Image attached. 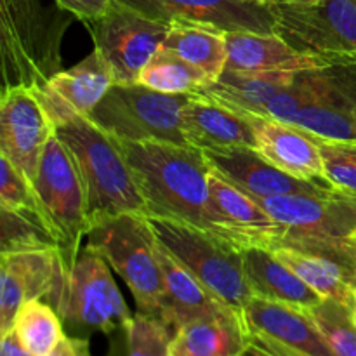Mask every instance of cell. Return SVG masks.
<instances>
[{"label": "cell", "mask_w": 356, "mask_h": 356, "mask_svg": "<svg viewBox=\"0 0 356 356\" xmlns=\"http://www.w3.org/2000/svg\"><path fill=\"white\" fill-rule=\"evenodd\" d=\"M273 3H302L309 2V0H271Z\"/></svg>", "instance_id": "40"}, {"label": "cell", "mask_w": 356, "mask_h": 356, "mask_svg": "<svg viewBox=\"0 0 356 356\" xmlns=\"http://www.w3.org/2000/svg\"><path fill=\"white\" fill-rule=\"evenodd\" d=\"M325 179L337 193L356 198V143L316 138Z\"/></svg>", "instance_id": "34"}, {"label": "cell", "mask_w": 356, "mask_h": 356, "mask_svg": "<svg viewBox=\"0 0 356 356\" xmlns=\"http://www.w3.org/2000/svg\"><path fill=\"white\" fill-rule=\"evenodd\" d=\"M127 356H172L176 332L163 320L139 312L125 325Z\"/></svg>", "instance_id": "33"}, {"label": "cell", "mask_w": 356, "mask_h": 356, "mask_svg": "<svg viewBox=\"0 0 356 356\" xmlns=\"http://www.w3.org/2000/svg\"><path fill=\"white\" fill-rule=\"evenodd\" d=\"M298 72H233L225 70L216 82L198 94H207L243 113L263 117L271 97L292 86Z\"/></svg>", "instance_id": "24"}, {"label": "cell", "mask_w": 356, "mask_h": 356, "mask_svg": "<svg viewBox=\"0 0 356 356\" xmlns=\"http://www.w3.org/2000/svg\"><path fill=\"white\" fill-rule=\"evenodd\" d=\"M94 49L101 52L117 76V83H134L149 59L162 49L169 24L149 19L113 0L97 19L86 23Z\"/></svg>", "instance_id": "10"}, {"label": "cell", "mask_w": 356, "mask_h": 356, "mask_svg": "<svg viewBox=\"0 0 356 356\" xmlns=\"http://www.w3.org/2000/svg\"><path fill=\"white\" fill-rule=\"evenodd\" d=\"M73 17L56 0H0L2 89L42 86L61 72V44Z\"/></svg>", "instance_id": "3"}, {"label": "cell", "mask_w": 356, "mask_h": 356, "mask_svg": "<svg viewBox=\"0 0 356 356\" xmlns=\"http://www.w3.org/2000/svg\"><path fill=\"white\" fill-rule=\"evenodd\" d=\"M299 79L312 104L356 115V54L329 56L318 68L301 70Z\"/></svg>", "instance_id": "27"}, {"label": "cell", "mask_w": 356, "mask_h": 356, "mask_svg": "<svg viewBox=\"0 0 356 356\" xmlns=\"http://www.w3.org/2000/svg\"><path fill=\"white\" fill-rule=\"evenodd\" d=\"M353 320L356 323V294H355V305H353Z\"/></svg>", "instance_id": "42"}, {"label": "cell", "mask_w": 356, "mask_h": 356, "mask_svg": "<svg viewBox=\"0 0 356 356\" xmlns=\"http://www.w3.org/2000/svg\"><path fill=\"white\" fill-rule=\"evenodd\" d=\"M228 61L233 72H301L318 68L325 58L302 54L277 33L229 31L226 33Z\"/></svg>", "instance_id": "22"}, {"label": "cell", "mask_w": 356, "mask_h": 356, "mask_svg": "<svg viewBox=\"0 0 356 356\" xmlns=\"http://www.w3.org/2000/svg\"><path fill=\"white\" fill-rule=\"evenodd\" d=\"M212 170L254 198L280 195H329L334 188L325 183L299 179L268 162L254 148L204 152Z\"/></svg>", "instance_id": "18"}, {"label": "cell", "mask_w": 356, "mask_h": 356, "mask_svg": "<svg viewBox=\"0 0 356 356\" xmlns=\"http://www.w3.org/2000/svg\"><path fill=\"white\" fill-rule=\"evenodd\" d=\"M309 315L336 356H356L353 308L336 299H322V302L309 309Z\"/></svg>", "instance_id": "32"}, {"label": "cell", "mask_w": 356, "mask_h": 356, "mask_svg": "<svg viewBox=\"0 0 356 356\" xmlns=\"http://www.w3.org/2000/svg\"><path fill=\"white\" fill-rule=\"evenodd\" d=\"M256 200L287 235L353 238L356 233V198L337 191L329 195H280Z\"/></svg>", "instance_id": "14"}, {"label": "cell", "mask_w": 356, "mask_h": 356, "mask_svg": "<svg viewBox=\"0 0 356 356\" xmlns=\"http://www.w3.org/2000/svg\"><path fill=\"white\" fill-rule=\"evenodd\" d=\"M47 356H92V353L86 337L65 336Z\"/></svg>", "instance_id": "37"}, {"label": "cell", "mask_w": 356, "mask_h": 356, "mask_svg": "<svg viewBox=\"0 0 356 356\" xmlns=\"http://www.w3.org/2000/svg\"><path fill=\"white\" fill-rule=\"evenodd\" d=\"M0 356H33L23 343L19 341L17 334L14 330L3 334L2 336V346H0Z\"/></svg>", "instance_id": "38"}, {"label": "cell", "mask_w": 356, "mask_h": 356, "mask_svg": "<svg viewBox=\"0 0 356 356\" xmlns=\"http://www.w3.org/2000/svg\"><path fill=\"white\" fill-rule=\"evenodd\" d=\"M162 245L218 299L243 315L252 291L243 270L242 250L228 240L190 222L148 216Z\"/></svg>", "instance_id": "5"}, {"label": "cell", "mask_w": 356, "mask_h": 356, "mask_svg": "<svg viewBox=\"0 0 356 356\" xmlns=\"http://www.w3.org/2000/svg\"><path fill=\"white\" fill-rule=\"evenodd\" d=\"M87 245L120 275L139 312L162 318L165 289L148 216L127 212L99 221L87 233Z\"/></svg>", "instance_id": "6"}, {"label": "cell", "mask_w": 356, "mask_h": 356, "mask_svg": "<svg viewBox=\"0 0 356 356\" xmlns=\"http://www.w3.org/2000/svg\"><path fill=\"white\" fill-rule=\"evenodd\" d=\"M353 236H355V240H356V233H355V235H353Z\"/></svg>", "instance_id": "43"}, {"label": "cell", "mask_w": 356, "mask_h": 356, "mask_svg": "<svg viewBox=\"0 0 356 356\" xmlns=\"http://www.w3.org/2000/svg\"><path fill=\"white\" fill-rule=\"evenodd\" d=\"M181 125L188 143L202 152L256 149V129L250 115L207 94H195L188 101L181 111Z\"/></svg>", "instance_id": "19"}, {"label": "cell", "mask_w": 356, "mask_h": 356, "mask_svg": "<svg viewBox=\"0 0 356 356\" xmlns=\"http://www.w3.org/2000/svg\"><path fill=\"white\" fill-rule=\"evenodd\" d=\"M45 302L56 309L63 325L82 337L124 330L134 316L115 284L111 266L87 243L72 263H65L61 278Z\"/></svg>", "instance_id": "4"}, {"label": "cell", "mask_w": 356, "mask_h": 356, "mask_svg": "<svg viewBox=\"0 0 356 356\" xmlns=\"http://www.w3.org/2000/svg\"><path fill=\"white\" fill-rule=\"evenodd\" d=\"M250 118L256 129V149L259 155L291 176L329 184L315 136L273 118L257 115H250Z\"/></svg>", "instance_id": "20"}, {"label": "cell", "mask_w": 356, "mask_h": 356, "mask_svg": "<svg viewBox=\"0 0 356 356\" xmlns=\"http://www.w3.org/2000/svg\"><path fill=\"white\" fill-rule=\"evenodd\" d=\"M195 94H165L141 83H115L89 115L117 141H163L191 146L181 111Z\"/></svg>", "instance_id": "7"}, {"label": "cell", "mask_w": 356, "mask_h": 356, "mask_svg": "<svg viewBox=\"0 0 356 356\" xmlns=\"http://www.w3.org/2000/svg\"><path fill=\"white\" fill-rule=\"evenodd\" d=\"M115 83L113 70L94 49L75 66L54 73L33 89L56 127L73 115L89 117Z\"/></svg>", "instance_id": "17"}, {"label": "cell", "mask_w": 356, "mask_h": 356, "mask_svg": "<svg viewBox=\"0 0 356 356\" xmlns=\"http://www.w3.org/2000/svg\"><path fill=\"white\" fill-rule=\"evenodd\" d=\"M58 247L51 226L42 218L0 207V252Z\"/></svg>", "instance_id": "31"}, {"label": "cell", "mask_w": 356, "mask_h": 356, "mask_svg": "<svg viewBox=\"0 0 356 356\" xmlns=\"http://www.w3.org/2000/svg\"><path fill=\"white\" fill-rule=\"evenodd\" d=\"M65 270L58 247L16 250L0 256V334L13 330L21 306L54 292Z\"/></svg>", "instance_id": "15"}, {"label": "cell", "mask_w": 356, "mask_h": 356, "mask_svg": "<svg viewBox=\"0 0 356 356\" xmlns=\"http://www.w3.org/2000/svg\"><path fill=\"white\" fill-rule=\"evenodd\" d=\"M270 250H273L275 256L282 263L287 264L305 284H308L323 299H336L353 308L356 291L339 268L327 263L322 257L289 249V247H275Z\"/></svg>", "instance_id": "28"}, {"label": "cell", "mask_w": 356, "mask_h": 356, "mask_svg": "<svg viewBox=\"0 0 356 356\" xmlns=\"http://www.w3.org/2000/svg\"><path fill=\"white\" fill-rule=\"evenodd\" d=\"M56 136L68 148L80 174L90 228L127 212L148 216V205L117 139L82 115L56 125Z\"/></svg>", "instance_id": "2"}, {"label": "cell", "mask_w": 356, "mask_h": 356, "mask_svg": "<svg viewBox=\"0 0 356 356\" xmlns=\"http://www.w3.org/2000/svg\"><path fill=\"white\" fill-rule=\"evenodd\" d=\"M240 356H273L271 353H268L266 350H263V348H259L257 344L250 343L249 346L245 348V350L242 351V355Z\"/></svg>", "instance_id": "39"}, {"label": "cell", "mask_w": 356, "mask_h": 356, "mask_svg": "<svg viewBox=\"0 0 356 356\" xmlns=\"http://www.w3.org/2000/svg\"><path fill=\"white\" fill-rule=\"evenodd\" d=\"M65 10L72 13L75 19L90 23L103 16L111 7L113 0H56Z\"/></svg>", "instance_id": "36"}, {"label": "cell", "mask_w": 356, "mask_h": 356, "mask_svg": "<svg viewBox=\"0 0 356 356\" xmlns=\"http://www.w3.org/2000/svg\"><path fill=\"white\" fill-rule=\"evenodd\" d=\"M174 344L191 356H240L250 337L243 315L228 309L183 327Z\"/></svg>", "instance_id": "25"}, {"label": "cell", "mask_w": 356, "mask_h": 356, "mask_svg": "<svg viewBox=\"0 0 356 356\" xmlns=\"http://www.w3.org/2000/svg\"><path fill=\"white\" fill-rule=\"evenodd\" d=\"M172 356H191V355L184 353V351L181 350V348H177L176 344H174V348H172Z\"/></svg>", "instance_id": "41"}, {"label": "cell", "mask_w": 356, "mask_h": 356, "mask_svg": "<svg viewBox=\"0 0 356 356\" xmlns=\"http://www.w3.org/2000/svg\"><path fill=\"white\" fill-rule=\"evenodd\" d=\"M136 82L165 94H198L211 83L200 70L163 47L149 59Z\"/></svg>", "instance_id": "29"}, {"label": "cell", "mask_w": 356, "mask_h": 356, "mask_svg": "<svg viewBox=\"0 0 356 356\" xmlns=\"http://www.w3.org/2000/svg\"><path fill=\"white\" fill-rule=\"evenodd\" d=\"M162 23L205 24L226 31L277 33L271 0H117Z\"/></svg>", "instance_id": "11"}, {"label": "cell", "mask_w": 356, "mask_h": 356, "mask_svg": "<svg viewBox=\"0 0 356 356\" xmlns=\"http://www.w3.org/2000/svg\"><path fill=\"white\" fill-rule=\"evenodd\" d=\"M240 250L252 296L306 312L322 302V296L316 294L287 264L282 263L273 250L264 247H243Z\"/></svg>", "instance_id": "23"}, {"label": "cell", "mask_w": 356, "mask_h": 356, "mask_svg": "<svg viewBox=\"0 0 356 356\" xmlns=\"http://www.w3.org/2000/svg\"><path fill=\"white\" fill-rule=\"evenodd\" d=\"M156 257L162 271L165 302H163L162 318L170 329L179 332L183 327L198 320L211 318L228 312L225 305L218 301L165 247L156 238ZM233 312V309H232Z\"/></svg>", "instance_id": "21"}, {"label": "cell", "mask_w": 356, "mask_h": 356, "mask_svg": "<svg viewBox=\"0 0 356 356\" xmlns=\"http://www.w3.org/2000/svg\"><path fill=\"white\" fill-rule=\"evenodd\" d=\"M209 214L214 235L228 240L238 249H271L282 228L256 198L226 181L216 170H211L209 176Z\"/></svg>", "instance_id": "16"}, {"label": "cell", "mask_w": 356, "mask_h": 356, "mask_svg": "<svg viewBox=\"0 0 356 356\" xmlns=\"http://www.w3.org/2000/svg\"><path fill=\"white\" fill-rule=\"evenodd\" d=\"M148 216L190 222L212 233L211 165L202 149L163 141H118Z\"/></svg>", "instance_id": "1"}, {"label": "cell", "mask_w": 356, "mask_h": 356, "mask_svg": "<svg viewBox=\"0 0 356 356\" xmlns=\"http://www.w3.org/2000/svg\"><path fill=\"white\" fill-rule=\"evenodd\" d=\"M63 320L44 299L26 301L17 312L13 330L33 356H47L66 336Z\"/></svg>", "instance_id": "30"}, {"label": "cell", "mask_w": 356, "mask_h": 356, "mask_svg": "<svg viewBox=\"0 0 356 356\" xmlns=\"http://www.w3.org/2000/svg\"><path fill=\"white\" fill-rule=\"evenodd\" d=\"M0 207L35 214L49 225L33 181L2 155H0Z\"/></svg>", "instance_id": "35"}, {"label": "cell", "mask_w": 356, "mask_h": 356, "mask_svg": "<svg viewBox=\"0 0 356 356\" xmlns=\"http://www.w3.org/2000/svg\"><path fill=\"white\" fill-rule=\"evenodd\" d=\"M243 322L250 343L273 356H336L306 309L252 296Z\"/></svg>", "instance_id": "12"}, {"label": "cell", "mask_w": 356, "mask_h": 356, "mask_svg": "<svg viewBox=\"0 0 356 356\" xmlns=\"http://www.w3.org/2000/svg\"><path fill=\"white\" fill-rule=\"evenodd\" d=\"M277 35L316 58L356 54V0L273 3Z\"/></svg>", "instance_id": "9"}, {"label": "cell", "mask_w": 356, "mask_h": 356, "mask_svg": "<svg viewBox=\"0 0 356 356\" xmlns=\"http://www.w3.org/2000/svg\"><path fill=\"white\" fill-rule=\"evenodd\" d=\"M162 47L200 70L211 83L216 82L226 70V61H228L226 31L218 28L174 21L169 24V31Z\"/></svg>", "instance_id": "26"}, {"label": "cell", "mask_w": 356, "mask_h": 356, "mask_svg": "<svg viewBox=\"0 0 356 356\" xmlns=\"http://www.w3.org/2000/svg\"><path fill=\"white\" fill-rule=\"evenodd\" d=\"M56 127L30 86L2 89L0 96V155L31 181Z\"/></svg>", "instance_id": "13"}, {"label": "cell", "mask_w": 356, "mask_h": 356, "mask_svg": "<svg viewBox=\"0 0 356 356\" xmlns=\"http://www.w3.org/2000/svg\"><path fill=\"white\" fill-rule=\"evenodd\" d=\"M33 184L63 261L72 263L82 249V238L89 233L90 222L80 174L68 148L56 134L42 153Z\"/></svg>", "instance_id": "8"}]
</instances>
